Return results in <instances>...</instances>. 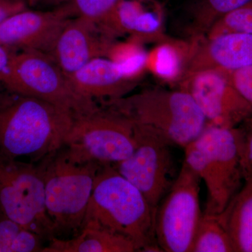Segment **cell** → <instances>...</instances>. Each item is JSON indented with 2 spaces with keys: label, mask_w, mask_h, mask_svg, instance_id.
I'll return each mask as SVG.
<instances>
[{
  "label": "cell",
  "mask_w": 252,
  "mask_h": 252,
  "mask_svg": "<svg viewBox=\"0 0 252 252\" xmlns=\"http://www.w3.org/2000/svg\"><path fill=\"white\" fill-rule=\"evenodd\" d=\"M217 217L234 252H252V175L245 177L241 188Z\"/></svg>",
  "instance_id": "obj_18"
},
{
  "label": "cell",
  "mask_w": 252,
  "mask_h": 252,
  "mask_svg": "<svg viewBox=\"0 0 252 252\" xmlns=\"http://www.w3.org/2000/svg\"><path fill=\"white\" fill-rule=\"evenodd\" d=\"M251 66L252 34L225 33L203 41L195 39L192 44L183 79L191 73L204 69L232 72Z\"/></svg>",
  "instance_id": "obj_14"
},
{
  "label": "cell",
  "mask_w": 252,
  "mask_h": 252,
  "mask_svg": "<svg viewBox=\"0 0 252 252\" xmlns=\"http://www.w3.org/2000/svg\"><path fill=\"white\" fill-rule=\"evenodd\" d=\"M252 0H199L193 7L191 32L197 38H202L225 15L251 4Z\"/></svg>",
  "instance_id": "obj_21"
},
{
  "label": "cell",
  "mask_w": 252,
  "mask_h": 252,
  "mask_svg": "<svg viewBox=\"0 0 252 252\" xmlns=\"http://www.w3.org/2000/svg\"><path fill=\"white\" fill-rule=\"evenodd\" d=\"M14 51L0 44V84L4 82L9 72Z\"/></svg>",
  "instance_id": "obj_29"
},
{
  "label": "cell",
  "mask_w": 252,
  "mask_h": 252,
  "mask_svg": "<svg viewBox=\"0 0 252 252\" xmlns=\"http://www.w3.org/2000/svg\"><path fill=\"white\" fill-rule=\"evenodd\" d=\"M157 212L114 165H102L83 225L94 223L122 235L134 244L137 252H161L156 236Z\"/></svg>",
  "instance_id": "obj_2"
},
{
  "label": "cell",
  "mask_w": 252,
  "mask_h": 252,
  "mask_svg": "<svg viewBox=\"0 0 252 252\" xmlns=\"http://www.w3.org/2000/svg\"><path fill=\"white\" fill-rule=\"evenodd\" d=\"M4 89L46 101L70 112L74 117L99 107L73 90L67 76L49 55L32 51L14 53Z\"/></svg>",
  "instance_id": "obj_8"
},
{
  "label": "cell",
  "mask_w": 252,
  "mask_h": 252,
  "mask_svg": "<svg viewBox=\"0 0 252 252\" xmlns=\"http://www.w3.org/2000/svg\"><path fill=\"white\" fill-rule=\"evenodd\" d=\"M120 0H68L56 10L64 18H82L99 23Z\"/></svg>",
  "instance_id": "obj_24"
},
{
  "label": "cell",
  "mask_w": 252,
  "mask_h": 252,
  "mask_svg": "<svg viewBox=\"0 0 252 252\" xmlns=\"http://www.w3.org/2000/svg\"><path fill=\"white\" fill-rule=\"evenodd\" d=\"M68 0H26L28 6L37 10H54Z\"/></svg>",
  "instance_id": "obj_30"
},
{
  "label": "cell",
  "mask_w": 252,
  "mask_h": 252,
  "mask_svg": "<svg viewBox=\"0 0 252 252\" xmlns=\"http://www.w3.org/2000/svg\"><path fill=\"white\" fill-rule=\"evenodd\" d=\"M134 244L122 235L92 223H84L71 238H54L43 252H133Z\"/></svg>",
  "instance_id": "obj_17"
},
{
  "label": "cell",
  "mask_w": 252,
  "mask_h": 252,
  "mask_svg": "<svg viewBox=\"0 0 252 252\" xmlns=\"http://www.w3.org/2000/svg\"><path fill=\"white\" fill-rule=\"evenodd\" d=\"M48 241L0 212V252H43Z\"/></svg>",
  "instance_id": "obj_19"
},
{
  "label": "cell",
  "mask_w": 252,
  "mask_h": 252,
  "mask_svg": "<svg viewBox=\"0 0 252 252\" xmlns=\"http://www.w3.org/2000/svg\"><path fill=\"white\" fill-rule=\"evenodd\" d=\"M99 27L113 39L124 35L142 44L163 40L162 24L157 14L146 11L136 0H120L99 23Z\"/></svg>",
  "instance_id": "obj_16"
},
{
  "label": "cell",
  "mask_w": 252,
  "mask_h": 252,
  "mask_svg": "<svg viewBox=\"0 0 252 252\" xmlns=\"http://www.w3.org/2000/svg\"><path fill=\"white\" fill-rule=\"evenodd\" d=\"M245 177L252 175V116L238 126Z\"/></svg>",
  "instance_id": "obj_26"
},
{
  "label": "cell",
  "mask_w": 252,
  "mask_h": 252,
  "mask_svg": "<svg viewBox=\"0 0 252 252\" xmlns=\"http://www.w3.org/2000/svg\"><path fill=\"white\" fill-rule=\"evenodd\" d=\"M73 90L83 98L100 103L127 95L138 84L118 63L98 58L67 76Z\"/></svg>",
  "instance_id": "obj_15"
},
{
  "label": "cell",
  "mask_w": 252,
  "mask_h": 252,
  "mask_svg": "<svg viewBox=\"0 0 252 252\" xmlns=\"http://www.w3.org/2000/svg\"><path fill=\"white\" fill-rule=\"evenodd\" d=\"M200 180L184 160L156 216V236L162 252H190L200 210Z\"/></svg>",
  "instance_id": "obj_9"
},
{
  "label": "cell",
  "mask_w": 252,
  "mask_h": 252,
  "mask_svg": "<svg viewBox=\"0 0 252 252\" xmlns=\"http://www.w3.org/2000/svg\"><path fill=\"white\" fill-rule=\"evenodd\" d=\"M185 161L207 189L205 213L219 215L234 198L245 180L239 127L207 124L185 148Z\"/></svg>",
  "instance_id": "obj_4"
},
{
  "label": "cell",
  "mask_w": 252,
  "mask_h": 252,
  "mask_svg": "<svg viewBox=\"0 0 252 252\" xmlns=\"http://www.w3.org/2000/svg\"><path fill=\"white\" fill-rule=\"evenodd\" d=\"M141 44L131 39L126 42L115 41L106 58L120 64L130 77L139 79L147 68L149 58Z\"/></svg>",
  "instance_id": "obj_23"
},
{
  "label": "cell",
  "mask_w": 252,
  "mask_h": 252,
  "mask_svg": "<svg viewBox=\"0 0 252 252\" xmlns=\"http://www.w3.org/2000/svg\"><path fill=\"white\" fill-rule=\"evenodd\" d=\"M0 212L41 235L56 238L46 207L45 187L39 164L0 152Z\"/></svg>",
  "instance_id": "obj_7"
},
{
  "label": "cell",
  "mask_w": 252,
  "mask_h": 252,
  "mask_svg": "<svg viewBox=\"0 0 252 252\" xmlns=\"http://www.w3.org/2000/svg\"><path fill=\"white\" fill-rule=\"evenodd\" d=\"M180 83V89L193 97L209 125L233 128L252 116L251 106L233 87L228 72L204 69L189 74Z\"/></svg>",
  "instance_id": "obj_11"
},
{
  "label": "cell",
  "mask_w": 252,
  "mask_h": 252,
  "mask_svg": "<svg viewBox=\"0 0 252 252\" xmlns=\"http://www.w3.org/2000/svg\"><path fill=\"white\" fill-rule=\"evenodd\" d=\"M137 140L130 119L101 104L95 110L74 118L63 146L79 161L115 165L130 157Z\"/></svg>",
  "instance_id": "obj_6"
},
{
  "label": "cell",
  "mask_w": 252,
  "mask_h": 252,
  "mask_svg": "<svg viewBox=\"0 0 252 252\" xmlns=\"http://www.w3.org/2000/svg\"><path fill=\"white\" fill-rule=\"evenodd\" d=\"M182 51L180 46L163 44L156 49L153 56L149 55L147 67L152 68L157 75L165 80H182L191 49L185 54Z\"/></svg>",
  "instance_id": "obj_22"
},
{
  "label": "cell",
  "mask_w": 252,
  "mask_h": 252,
  "mask_svg": "<svg viewBox=\"0 0 252 252\" xmlns=\"http://www.w3.org/2000/svg\"><path fill=\"white\" fill-rule=\"evenodd\" d=\"M136 127V126H135ZM137 145L130 157L114 165L157 210L178 176L172 146L136 127Z\"/></svg>",
  "instance_id": "obj_10"
},
{
  "label": "cell",
  "mask_w": 252,
  "mask_h": 252,
  "mask_svg": "<svg viewBox=\"0 0 252 252\" xmlns=\"http://www.w3.org/2000/svg\"><path fill=\"white\" fill-rule=\"evenodd\" d=\"M230 82L252 108V66L228 72Z\"/></svg>",
  "instance_id": "obj_27"
},
{
  "label": "cell",
  "mask_w": 252,
  "mask_h": 252,
  "mask_svg": "<svg viewBox=\"0 0 252 252\" xmlns=\"http://www.w3.org/2000/svg\"><path fill=\"white\" fill-rule=\"evenodd\" d=\"M74 116L42 99L0 91V152L37 163L63 146Z\"/></svg>",
  "instance_id": "obj_1"
},
{
  "label": "cell",
  "mask_w": 252,
  "mask_h": 252,
  "mask_svg": "<svg viewBox=\"0 0 252 252\" xmlns=\"http://www.w3.org/2000/svg\"><path fill=\"white\" fill-rule=\"evenodd\" d=\"M228 32L252 34V3L225 15L209 31L207 38Z\"/></svg>",
  "instance_id": "obj_25"
},
{
  "label": "cell",
  "mask_w": 252,
  "mask_h": 252,
  "mask_svg": "<svg viewBox=\"0 0 252 252\" xmlns=\"http://www.w3.org/2000/svg\"><path fill=\"white\" fill-rule=\"evenodd\" d=\"M115 41L97 23L86 18H71L61 32L51 56L69 76L93 60L107 57Z\"/></svg>",
  "instance_id": "obj_13"
},
{
  "label": "cell",
  "mask_w": 252,
  "mask_h": 252,
  "mask_svg": "<svg viewBox=\"0 0 252 252\" xmlns=\"http://www.w3.org/2000/svg\"><path fill=\"white\" fill-rule=\"evenodd\" d=\"M190 252H234L229 235L217 215L203 212Z\"/></svg>",
  "instance_id": "obj_20"
},
{
  "label": "cell",
  "mask_w": 252,
  "mask_h": 252,
  "mask_svg": "<svg viewBox=\"0 0 252 252\" xmlns=\"http://www.w3.org/2000/svg\"><path fill=\"white\" fill-rule=\"evenodd\" d=\"M27 9L26 0H0V25L10 16Z\"/></svg>",
  "instance_id": "obj_28"
},
{
  "label": "cell",
  "mask_w": 252,
  "mask_h": 252,
  "mask_svg": "<svg viewBox=\"0 0 252 252\" xmlns=\"http://www.w3.org/2000/svg\"><path fill=\"white\" fill-rule=\"evenodd\" d=\"M69 21L56 10L28 8L0 25V44L12 51H37L51 56Z\"/></svg>",
  "instance_id": "obj_12"
},
{
  "label": "cell",
  "mask_w": 252,
  "mask_h": 252,
  "mask_svg": "<svg viewBox=\"0 0 252 252\" xmlns=\"http://www.w3.org/2000/svg\"><path fill=\"white\" fill-rule=\"evenodd\" d=\"M45 187L46 207L56 238L79 233L94 190L100 164L82 162L69 156L63 146L37 162Z\"/></svg>",
  "instance_id": "obj_5"
},
{
  "label": "cell",
  "mask_w": 252,
  "mask_h": 252,
  "mask_svg": "<svg viewBox=\"0 0 252 252\" xmlns=\"http://www.w3.org/2000/svg\"><path fill=\"white\" fill-rule=\"evenodd\" d=\"M100 104L122 113L137 128L172 147L185 149L207 125L193 97L181 89L149 88Z\"/></svg>",
  "instance_id": "obj_3"
}]
</instances>
